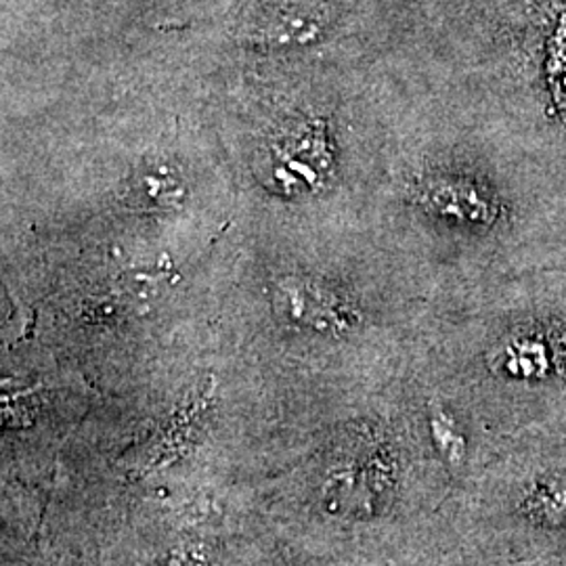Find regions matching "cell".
I'll return each mask as SVG.
<instances>
[{
	"label": "cell",
	"instance_id": "obj_1",
	"mask_svg": "<svg viewBox=\"0 0 566 566\" xmlns=\"http://www.w3.org/2000/svg\"><path fill=\"white\" fill-rule=\"evenodd\" d=\"M280 292L294 322L311 325L315 329H332L346 325L336 298L329 292H325L324 287L303 280H287L280 283Z\"/></svg>",
	"mask_w": 566,
	"mask_h": 566
},
{
	"label": "cell",
	"instance_id": "obj_2",
	"mask_svg": "<svg viewBox=\"0 0 566 566\" xmlns=\"http://www.w3.org/2000/svg\"><path fill=\"white\" fill-rule=\"evenodd\" d=\"M130 191L142 200L143 206L154 208H175L185 196L179 175L166 170L163 166L137 172Z\"/></svg>",
	"mask_w": 566,
	"mask_h": 566
},
{
	"label": "cell",
	"instance_id": "obj_3",
	"mask_svg": "<svg viewBox=\"0 0 566 566\" xmlns=\"http://www.w3.org/2000/svg\"><path fill=\"white\" fill-rule=\"evenodd\" d=\"M322 30L319 20L304 13H282L266 21L252 36L263 44H303L313 41Z\"/></svg>",
	"mask_w": 566,
	"mask_h": 566
}]
</instances>
